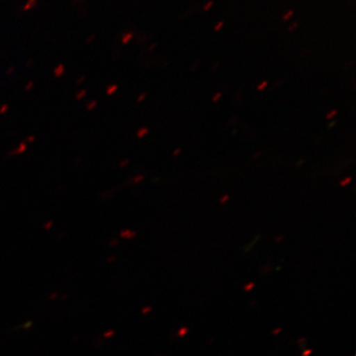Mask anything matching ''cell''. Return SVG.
I'll return each instance as SVG.
<instances>
[{
    "label": "cell",
    "mask_w": 356,
    "mask_h": 356,
    "mask_svg": "<svg viewBox=\"0 0 356 356\" xmlns=\"http://www.w3.org/2000/svg\"><path fill=\"white\" fill-rule=\"evenodd\" d=\"M134 38V33H127L126 34L123 35V37L122 38V43L124 44V46H126L129 42L131 41V40Z\"/></svg>",
    "instance_id": "2"
},
{
    "label": "cell",
    "mask_w": 356,
    "mask_h": 356,
    "mask_svg": "<svg viewBox=\"0 0 356 356\" xmlns=\"http://www.w3.org/2000/svg\"><path fill=\"white\" fill-rule=\"evenodd\" d=\"M260 238H261V235H257L256 238L254 240H253V242L251 243H249L248 245V246L246 248H245L244 250L245 252H250L252 250V249L253 248H254L255 245L257 244V243L258 241H259L260 240Z\"/></svg>",
    "instance_id": "3"
},
{
    "label": "cell",
    "mask_w": 356,
    "mask_h": 356,
    "mask_svg": "<svg viewBox=\"0 0 356 356\" xmlns=\"http://www.w3.org/2000/svg\"><path fill=\"white\" fill-rule=\"evenodd\" d=\"M97 104H99V102H97V100H92L90 102H88L86 105V109L88 111H92L97 108Z\"/></svg>",
    "instance_id": "7"
},
{
    "label": "cell",
    "mask_w": 356,
    "mask_h": 356,
    "mask_svg": "<svg viewBox=\"0 0 356 356\" xmlns=\"http://www.w3.org/2000/svg\"><path fill=\"white\" fill-rule=\"evenodd\" d=\"M156 47H157V43H154L153 44H151V46L148 49V51L149 52H152Z\"/></svg>",
    "instance_id": "22"
},
{
    "label": "cell",
    "mask_w": 356,
    "mask_h": 356,
    "mask_svg": "<svg viewBox=\"0 0 356 356\" xmlns=\"http://www.w3.org/2000/svg\"><path fill=\"white\" fill-rule=\"evenodd\" d=\"M220 97H221V93L220 92H218V93H216V95L213 97L212 101L213 102H217L218 101L220 100Z\"/></svg>",
    "instance_id": "18"
},
{
    "label": "cell",
    "mask_w": 356,
    "mask_h": 356,
    "mask_svg": "<svg viewBox=\"0 0 356 356\" xmlns=\"http://www.w3.org/2000/svg\"><path fill=\"white\" fill-rule=\"evenodd\" d=\"M222 25H224V22H220L216 26V31H219L222 28Z\"/></svg>",
    "instance_id": "23"
},
{
    "label": "cell",
    "mask_w": 356,
    "mask_h": 356,
    "mask_svg": "<svg viewBox=\"0 0 356 356\" xmlns=\"http://www.w3.org/2000/svg\"><path fill=\"white\" fill-rule=\"evenodd\" d=\"M87 95V90L86 89H82V90H80L76 93V99L77 100H82L86 97Z\"/></svg>",
    "instance_id": "8"
},
{
    "label": "cell",
    "mask_w": 356,
    "mask_h": 356,
    "mask_svg": "<svg viewBox=\"0 0 356 356\" xmlns=\"http://www.w3.org/2000/svg\"><path fill=\"white\" fill-rule=\"evenodd\" d=\"M34 88V82L30 81L28 84H26L25 89L26 91L32 90V89Z\"/></svg>",
    "instance_id": "14"
},
{
    "label": "cell",
    "mask_w": 356,
    "mask_h": 356,
    "mask_svg": "<svg viewBox=\"0 0 356 356\" xmlns=\"http://www.w3.org/2000/svg\"><path fill=\"white\" fill-rule=\"evenodd\" d=\"M283 240H284V236L280 235V236H278V237L275 238V242L279 243L283 241Z\"/></svg>",
    "instance_id": "21"
},
{
    "label": "cell",
    "mask_w": 356,
    "mask_h": 356,
    "mask_svg": "<svg viewBox=\"0 0 356 356\" xmlns=\"http://www.w3.org/2000/svg\"><path fill=\"white\" fill-rule=\"evenodd\" d=\"M181 149H177L175 151V153H173V155L175 156H177V155H179L181 154Z\"/></svg>",
    "instance_id": "26"
},
{
    "label": "cell",
    "mask_w": 356,
    "mask_h": 356,
    "mask_svg": "<svg viewBox=\"0 0 356 356\" xmlns=\"http://www.w3.org/2000/svg\"><path fill=\"white\" fill-rule=\"evenodd\" d=\"M33 63V60H31V61L29 62V64L28 65V67H29V65H32Z\"/></svg>",
    "instance_id": "29"
},
{
    "label": "cell",
    "mask_w": 356,
    "mask_h": 356,
    "mask_svg": "<svg viewBox=\"0 0 356 356\" xmlns=\"http://www.w3.org/2000/svg\"><path fill=\"white\" fill-rule=\"evenodd\" d=\"M351 181H353V177H347L344 178L343 180L340 181V186L343 188V186H346L347 185L350 184Z\"/></svg>",
    "instance_id": "9"
},
{
    "label": "cell",
    "mask_w": 356,
    "mask_h": 356,
    "mask_svg": "<svg viewBox=\"0 0 356 356\" xmlns=\"http://www.w3.org/2000/svg\"><path fill=\"white\" fill-rule=\"evenodd\" d=\"M261 155V152H257L254 154V156H253V159H257L258 157H259V156Z\"/></svg>",
    "instance_id": "28"
},
{
    "label": "cell",
    "mask_w": 356,
    "mask_h": 356,
    "mask_svg": "<svg viewBox=\"0 0 356 356\" xmlns=\"http://www.w3.org/2000/svg\"><path fill=\"white\" fill-rule=\"evenodd\" d=\"M37 3L38 0H29L28 3H26L24 6V10L29 11L33 10V8H35V6H37Z\"/></svg>",
    "instance_id": "5"
},
{
    "label": "cell",
    "mask_w": 356,
    "mask_h": 356,
    "mask_svg": "<svg viewBox=\"0 0 356 356\" xmlns=\"http://www.w3.org/2000/svg\"><path fill=\"white\" fill-rule=\"evenodd\" d=\"M95 38H96L95 34L89 35L86 39V44L92 43L93 41H95Z\"/></svg>",
    "instance_id": "12"
},
{
    "label": "cell",
    "mask_w": 356,
    "mask_h": 356,
    "mask_svg": "<svg viewBox=\"0 0 356 356\" xmlns=\"http://www.w3.org/2000/svg\"><path fill=\"white\" fill-rule=\"evenodd\" d=\"M255 284L254 283H248L246 284V286H244L245 291L249 292L251 291L253 288H254Z\"/></svg>",
    "instance_id": "10"
},
{
    "label": "cell",
    "mask_w": 356,
    "mask_h": 356,
    "mask_svg": "<svg viewBox=\"0 0 356 356\" xmlns=\"http://www.w3.org/2000/svg\"><path fill=\"white\" fill-rule=\"evenodd\" d=\"M86 76H81V77H79L78 79H77V86H80V84H82L84 81H86Z\"/></svg>",
    "instance_id": "16"
},
{
    "label": "cell",
    "mask_w": 356,
    "mask_h": 356,
    "mask_svg": "<svg viewBox=\"0 0 356 356\" xmlns=\"http://www.w3.org/2000/svg\"><path fill=\"white\" fill-rule=\"evenodd\" d=\"M297 26H298V24H296H296H293L291 26V28H289V31H291V32H292V31H293V30H295V29H297Z\"/></svg>",
    "instance_id": "24"
},
{
    "label": "cell",
    "mask_w": 356,
    "mask_h": 356,
    "mask_svg": "<svg viewBox=\"0 0 356 356\" xmlns=\"http://www.w3.org/2000/svg\"><path fill=\"white\" fill-rule=\"evenodd\" d=\"M305 160L302 159V160H300V161L299 163H296V166L297 167H301L302 165V164L305 163Z\"/></svg>",
    "instance_id": "25"
},
{
    "label": "cell",
    "mask_w": 356,
    "mask_h": 356,
    "mask_svg": "<svg viewBox=\"0 0 356 356\" xmlns=\"http://www.w3.org/2000/svg\"><path fill=\"white\" fill-rule=\"evenodd\" d=\"M213 6V2L212 1H210V2H208L207 6L204 7V10H210V8L212 7Z\"/></svg>",
    "instance_id": "20"
},
{
    "label": "cell",
    "mask_w": 356,
    "mask_h": 356,
    "mask_svg": "<svg viewBox=\"0 0 356 356\" xmlns=\"http://www.w3.org/2000/svg\"><path fill=\"white\" fill-rule=\"evenodd\" d=\"M337 110H334L332 111V113H329L327 115V119H332L334 117H335V115H337Z\"/></svg>",
    "instance_id": "17"
},
{
    "label": "cell",
    "mask_w": 356,
    "mask_h": 356,
    "mask_svg": "<svg viewBox=\"0 0 356 356\" xmlns=\"http://www.w3.org/2000/svg\"><path fill=\"white\" fill-rule=\"evenodd\" d=\"M7 110H8V106L6 105H4L3 109L0 110V111H1V113H6V111Z\"/></svg>",
    "instance_id": "27"
},
{
    "label": "cell",
    "mask_w": 356,
    "mask_h": 356,
    "mask_svg": "<svg viewBox=\"0 0 356 356\" xmlns=\"http://www.w3.org/2000/svg\"><path fill=\"white\" fill-rule=\"evenodd\" d=\"M149 132V130L148 128L147 127H142L140 129L139 131H137V136L138 138H144L145 136H146L147 135H148Z\"/></svg>",
    "instance_id": "6"
},
{
    "label": "cell",
    "mask_w": 356,
    "mask_h": 356,
    "mask_svg": "<svg viewBox=\"0 0 356 356\" xmlns=\"http://www.w3.org/2000/svg\"><path fill=\"white\" fill-rule=\"evenodd\" d=\"M267 86V81L262 82L259 86L257 87L258 90L261 91Z\"/></svg>",
    "instance_id": "15"
},
{
    "label": "cell",
    "mask_w": 356,
    "mask_h": 356,
    "mask_svg": "<svg viewBox=\"0 0 356 356\" xmlns=\"http://www.w3.org/2000/svg\"><path fill=\"white\" fill-rule=\"evenodd\" d=\"M118 84H113V86H110L106 88V95L108 96H111L114 95L115 92L118 91Z\"/></svg>",
    "instance_id": "4"
},
{
    "label": "cell",
    "mask_w": 356,
    "mask_h": 356,
    "mask_svg": "<svg viewBox=\"0 0 356 356\" xmlns=\"http://www.w3.org/2000/svg\"><path fill=\"white\" fill-rule=\"evenodd\" d=\"M230 197L229 195H222V197L220 200V202L221 204H225L229 200Z\"/></svg>",
    "instance_id": "13"
},
{
    "label": "cell",
    "mask_w": 356,
    "mask_h": 356,
    "mask_svg": "<svg viewBox=\"0 0 356 356\" xmlns=\"http://www.w3.org/2000/svg\"><path fill=\"white\" fill-rule=\"evenodd\" d=\"M147 96H148V93L143 92L141 93V95L137 97V102H141L146 99Z\"/></svg>",
    "instance_id": "11"
},
{
    "label": "cell",
    "mask_w": 356,
    "mask_h": 356,
    "mask_svg": "<svg viewBox=\"0 0 356 356\" xmlns=\"http://www.w3.org/2000/svg\"><path fill=\"white\" fill-rule=\"evenodd\" d=\"M65 73V67L63 64L58 65L54 70V72H53V74H54V76L56 78H60V77L63 76Z\"/></svg>",
    "instance_id": "1"
},
{
    "label": "cell",
    "mask_w": 356,
    "mask_h": 356,
    "mask_svg": "<svg viewBox=\"0 0 356 356\" xmlns=\"http://www.w3.org/2000/svg\"><path fill=\"white\" fill-rule=\"evenodd\" d=\"M293 13V11L288 12L286 13V15H284V17H283L284 20V21H287L289 19V17H292Z\"/></svg>",
    "instance_id": "19"
}]
</instances>
